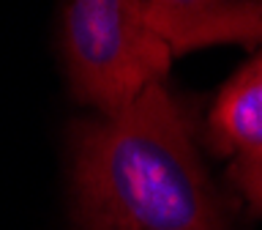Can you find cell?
Segmentation results:
<instances>
[{
	"mask_svg": "<svg viewBox=\"0 0 262 230\" xmlns=\"http://www.w3.org/2000/svg\"><path fill=\"white\" fill-rule=\"evenodd\" d=\"M145 20L172 57L219 44L262 47V3L237 0H139Z\"/></svg>",
	"mask_w": 262,
	"mask_h": 230,
	"instance_id": "cell-3",
	"label": "cell"
},
{
	"mask_svg": "<svg viewBox=\"0 0 262 230\" xmlns=\"http://www.w3.org/2000/svg\"><path fill=\"white\" fill-rule=\"evenodd\" d=\"M216 151L235 159L262 156V49L219 90L208 115Z\"/></svg>",
	"mask_w": 262,
	"mask_h": 230,
	"instance_id": "cell-4",
	"label": "cell"
},
{
	"mask_svg": "<svg viewBox=\"0 0 262 230\" xmlns=\"http://www.w3.org/2000/svg\"><path fill=\"white\" fill-rule=\"evenodd\" d=\"M60 52L71 96L96 115L134 104L167 82L172 52L139 0H71L60 6Z\"/></svg>",
	"mask_w": 262,
	"mask_h": 230,
	"instance_id": "cell-2",
	"label": "cell"
},
{
	"mask_svg": "<svg viewBox=\"0 0 262 230\" xmlns=\"http://www.w3.org/2000/svg\"><path fill=\"white\" fill-rule=\"evenodd\" d=\"M229 181L241 192L246 205L262 217V156L235 159L229 164Z\"/></svg>",
	"mask_w": 262,
	"mask_h": 230,
	"instance_id": "cell-5",
	"label": "cell"
},
{
	"mask_svg": "<svg viewBox=\"0 0 262 230\" xmlns=\"http://www.w3.org/2000/svg\"><path fill=\"white\" fill-rule=\"evenodd\" d=\"M71 230H237L196 148L194 121L164 85L69 129Z\"/></svg>",
	"mask_w": 262,
	"mask_h": 230,
	"instance_id": "cell-1",
	"label": "cell"
}]
</instances>
